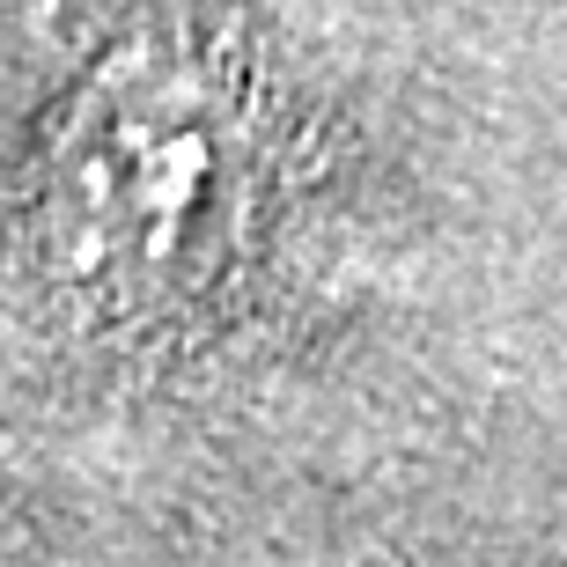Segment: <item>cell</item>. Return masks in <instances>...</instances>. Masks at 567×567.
I'll list each match as a JSON object with an SVG mask.
<instances>
[{
    "label": "cell",
    "instance_id": "1",
    "mask_svg": "<svg viewBox=\"0 0 567 567\" xmlns=\"http://www.w3.org/2000/svg\"><path fill=\"white\" fill-rule=\"evenodd\" d=\"M229 229V133L214 96L133 60L82 96L44 192V236L82 288L169 295L199 280Z\"/></svg>",
    "mask_w": 567,
    "mask_h": 567
}]
</instances>
